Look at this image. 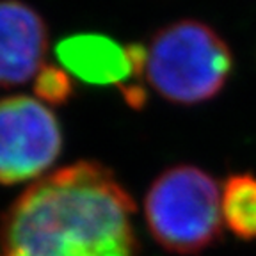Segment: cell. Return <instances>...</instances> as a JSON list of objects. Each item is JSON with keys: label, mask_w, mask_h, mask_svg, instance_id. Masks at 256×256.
<instances>
[{"label": "cell", "mask_w": 256, "mask_h": 256, "mask_svg": "<svg viewBox=\"0 0 256 256\" xmlns=\"http://www.w3.org/2000/svg\"><path fill=\"white\" fill-rule=\"evenodd\" d=\"M136 203L100 162L76 164L27 187L0 220V256H139Z\"/></svg>", "instance_id": "obj_1"}, {"label": "cell", "mask_w": 256, "mask_h": 256, "mask_svg": "<svg viewBox=\"0 0 256 256\" xmlns=\"http://www.w3.org/2000/svg\"><path fill=\"white\" fill-rule=\"evenodd\" d=\"M233 72V54L214 27L178 20L153 34L146 76L171 104L196 105L216 98Z\"/></svg>", "instance_id": "obj_2"}, {"label": "cell", "mask_w": 256, "mask_h": 256, "mask_svg": "<svg viewBox=\"0 0 256 256\" xmlns=\"http://www.w3.org/2000/svg\"><path fill=\"white\" fill-rule=\"evenodd\" d=\"M222 194L204 169L180 164L166 169L150 187L144 214L150 233L176 254H198L222 235Z\"/></svg>", "instance_id": "obj_3"}, {"label": "cell", "mask_w": 256, "mask_h": 256, "mask_svg": "<svg viewBox=\"0 0 256 256\" xmlns=\"http://www.w3.org/2000/svg\"><path fill=\"white\" fill-rule=\"evenodd\" d=\"M62 150L54 112L30 96L0 100V184L14 185L43 174Z\"/></svg>", "instance_id": "obj_4"}, {"label": "cell", "mask_w": 256, "mask_h": 256, "mask_svg": "<svg viewBox=\"0 0 256 256\" xmlns=\"http://www.w3.org/2000/svg\"><path fill=\"white\" fill-rule=\"evenodd\" d=\"M44 18L22 0H0V88L25 84L48 52Z\"/></svg>", "instance_id": "obj_5"}, {"label": "cell", "mask_w": 256, "mask_h": 256, "mask_svg": "<svg viewBox=\"0 0 256 256\" xmlns=\"http://www.w3.org/2000/svg\"><path fill=\"white\" fill-rule=\"evenodd\" d=\"M57 59L76 78L92 86H114L134 75L126 46L102 34H73L59 41Z\"/></svg>", "instance_id": "obj_6"}, {"label": "cell", "mask_w": 256, "mask_h": 256, "mask_svg": "<svg viewBox=\"0 0 256 256\" xmlns=\"http://www.w3.org/2000/svg\"><path fill=\"white\" fill-rule=\"evenodd\" d=\"M222 217L230 232L256 240V176L232 174L222 187Z\"/></svg>", "instance_id": "obj_7"}, {"label": "cell", "mask_w": 256, "mask_h": 256, "mask_svg": "<svg viewBox=\"0 0 256 256\" xmlns=\"http://www.w3.org/2000/svg\"><path fill=\"white\" fill-rule=\"evenodd\" d=\"M34 92L44 104L59 107L73 98L75 82L68 72L56 64H43L34 76Z\"/></svg>", "instance_id": "obj_8"}, {"label": "cell", "mask_w": 256, "mask_h": 256, "mask_svg": "<svg viewBox=\"0 0 256 256\" xmlns=\"http://www.w3.org/2000/svg\"><path fill=\"white\" fill-rule=\"evenodd\" d=\"M121 92H123V98L132 108H142L148 102V92L142 86L134 84V86H120Z\"/></svg>", "instance_id": "obj_9"}]
</instances>
